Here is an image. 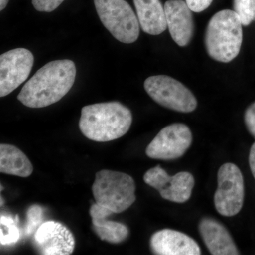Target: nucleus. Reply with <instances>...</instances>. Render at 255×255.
<instances>
[{"label":"nucleus","mask_w":255,"mask_h":255,"mask_svg":"<svg viewBox=\"0 0 255 255\" xmlns=\"http://www.w3.org/2000/svg\"><path fill=\"white\" fill-rule=\"evenodd\" d=\"M76 67L70 60L50 62L38 70L21 89L17 99L29 108L53 105L63 98L75 83Z\"/></svg>","instance_id":"f257e3e1"},{"label":"nucleus","mask_w":255,"mask_h":255,"mask_svg":"<svg viewBox=\"0 0 255 255\" xmlns=\"http://www.w3.org/2000/svg\"><path fill=\"white\" fill-rule=\"evenodd\" d=\"M132 122L131 112L118 102L95 104L84 107L79 127L87 138L108 142L124 136Z\"/></svg>","instance_id":"f03ea898"},{"label":"nucleus","mask_w":255,"mask_h":255,"mask_svg":"<svg viewBox=\"0 0 255 255\" xmlns=\"http://www.w3.org/2000/svg\"><path fill=\"white\" fill-rule=\"evenodd\" d=\"M243 24L234 11L224 9L210 19L205 33V46L212 59L229 63L241 51L243 43Z\"/></svg>","instance_id":"7ed1b4c3"},{"label":"nucleus","mask_w":255,"mask_h":255,"mask_svg":"<svg viewBox=\"0 0 255 255\" xmlns=\"http://www.w3.org/2000/svg\"><path fill=\"white\" fill-rule=\"evenodd\" d=\"M92 189L96 203L114 214L123 212L136 200L135 181L124 172L109 169L99 171Z\"/></svg>","instance_id":"20e7f679"},{"label":"nucleus","mask_w":255,"mask_h":255,"mask_svg":"<svg viewBox=\"0 0 255 255\" xmlns=\"http://www.w3.org/2000/svg\"><path fill=\"white\" fill-rule=\"evenodd\" d=\"M97 14L105 27L122 43H134L140 34L139 21L126 0H94Z\"/></svg>","instance_id":"39448f33"},{"label":"nucleus","mask_w":255,"mask_h":255,"mask_svg":"<svg viewBox=\"0 0 255 255\" xmlns=\"http://www.w3.org/2000/svg\"><path fill=\"white\" fill-rule=\"evenodd\" d=\"M144 88L156 103L169 110L190 113L197 107V100L192 92L167 75H154L146 79Z\"/></svg>","instance_id":"423d86ee"},{"label":"nucleus","mask_w":255,"mask_h":255,"mask_svg":"<svg viewBox=\"0 0 255 255\" xmlns=\"http://www.w3.org/2000/svg\"><path fill=\"white\" fill-rule=\"evenodd\" d=\"M244 179L236 164L226 163L218 172V188L214 204L220 214L226 217L236 216L241 211L244 201Z\"/></svg>","instance_id":"0eeeda50"},{"label":"nucleus","mask_w":255,"mask_h":255,"mask_svg":"<svg viewBox=\"0 0 255 255\" xmlns=\"http://www.w3.org/2000/svg\"><path fill=\"white\" fill-rule=\"evenodd\" d=\"M192 134L185 124H173L162 128L145 150L147 157L172 160L184 155L191 146Z\"/></svg>","instance_id":"6e6552de"},{"label":"nucleus","mask_w":255,"mask_h":255,"mask_svg":"<svg viewBox=\"0 0 255 255\" xmlns=\"http://www.w3.org/2000/svg\"><path fill=\"white\" fill-rule=\"evenodd\" d=\"M34 57L26 48H16L0 56V97L9 95L27 80Z\"/></svg>","instance_id":"1a4fd4ad"},{"label":"nucleus","mask_w":255,"mask_h":255,"mask_svg":"<svg viewBox=\"0 0 255 255\" xmlns=\"http://www.w3.org/2000/svg\"><path fill=\"white\" fill-rule=\"evenodd\" d=\"M143 180L158 191L164 199L176 203H184L190 199L195 183L189 172H181L171 177L159 165L147 170Z\"/></svg>","instance_id":"9d476101"},{"label":"nucleus","mask_w":255,"mask_h":255,"mask_svg":"<svg viewBox=\"0 0 255 255\" xmlns=\"http://www.w3.org/2000/svg\"><path fill=\"white\" fill-rule=\"evenodd\" d=\"M34 239L41 255H69L75 250L73 233L66 226L55 221L42 223L37 229Z\"/></svg>","instance_id":"9b49d317"},{"label":"nucleus","mask_w":255,"mask_h":255,"mask_svg":"<svg viewBox=\"0 0 255 255\" xmlns=\"http://www.w3.org/2000/svg\"><path fill=\"white\" fill-rule=\"evenodd\" d=\"M167 27L172 39L181 47L188 46L194 33L192 11L183 0H169L164 6Z\"/></svg>","instance_id":"f8f14e48"},{"label":"nucleus","mask_w":255,"mask_h":255,"mask_svg":"<svg viewBox=\"0 0 255 255\" xmlns=\"http://www.w3.org/2000/svg\"><path fill=\"white\" fill-rule=\"evenodd\" d=\"M151 251L158 255H199L200 247L184 233L163 229L152 235L150 241Z\"/></svg>","instance_id":"ddd939ff"},{"label":"nucleus","mask_w":255,"mask_h":255,"mask_svg":"<svg viewBox=\"0 0 255 255\" xmlns=\"http://www.w3.org/2000/svg\"><path fill=\"white\" fill-rule=\"evenodd\" d=\"M199 232L210 253L214 255H239L229 232L214 219L206 218L199 225Z\"/></svg>","instance_id":"4468645a"},{"label":"nucleus","mask_w":255,"mask_h":255,"mask_svg":"<svg viewBox=\"0 0 255 255\" xmlns=\"http://www.w3.org/2000/svg\"><path fill=\"white\" fill-rule=\"evenodd\" d=\"M111 210L94 204L90 209L93 230L102 241L112 244H119L128 237L129 230L126 225L117 221H109L108 216L113 214Z\"/></svg>","instance_id":"2eb2a0df"},{"label":"nucleus","mask_w":255,"mask_h":255,"mask_svg":"<svg viewBox=\"0 0 255 255\" xmlns=\"http://www.w3.org/2000/svg\"><path fill=\"white\" fill-rule=\"evenodd\" d=\"M133 2L142 31L157 36L167 29L165 11L159 0H133Z\"/></svg>","instance_id":"dca6fc26"},{"label":"nucleus","mask_w":255,"mask_h":255,"mask_svg":"<svg viewBox=\"0 0 255 255\" xmlns=\"http://www.w3.org/2000/svg\"><path fill=\"white\" fill-rule=\"evenodd\" d=\"M33 167L27 156L9 144L0 145V172L21 177H28L33 172Z\"/></svg>","instance_id":"f3484780"},{"label":"nucleus","mask_w":255,"mask_h":255,"mask_svg":"<svg viewBox=\"0 0 255 255\" xmlns=\"http://www.w3.org/2000/svg\"><path fill=\"white\" fill-rule=\"evenodd\" d=\"M0 226V243L2 246L14 244L20 239V230L12 218L1 216Z\"/></svg>","instance_id":"a211bd4d"},{"label":"nucleus","mask_w":255,"mask_h":255,"mask_svg":"<svg viewBox=\"0 0 255 255\" xmlns=\"http://www.w3.org/2000/svg\"><path fill=\"white\" fill-rule=\"evenodd\" d=\"M233 11L241 18L243 26L255 21V0H233Z\"/></svg>","instance_id":"6ab92c4d"},{"label":"nucleus","mask_w":255,"mask_h":255,"mask_svg":"<svg viewBox=\"0 0 255 255\" xmlns=\"http://www.w3.org/2000/svg\"><path fill=\"white\" fill-rule=\"evenodd\" d=\"M27 222H26L25 232L26 234H32L39 227V224L43 220V209L40 206L33 205L28 209L26 213Z\"/></svg>","instance_id":"aec40b11"},{"label":"nucleus","mask_w":255,"mask_h":255,"mask_svg":"<svg viewBox=\"0 0 255 255\" xmlns=\"http://www.w3.org/2000/svg\"><path fill=\"white\" fill-rule=\"evenodd\" d=\"M65 0H32V4L37 11L51 12L56 9Z\"/></svg>","instance_id":"412c9836"},{"label":"nucleus","mask_w":255,"mask_h":255,"mask_svg":"<svg viewBox=\"0 0 255 255\" xmlns=\"http://www.w3.org/2000/svg\"><path fill=\"white\" fill-rule=\"evenodd\" d=\"M245 123L248 130L255 137V102L247 109L245 113Z\"/></svg>","instance_id":"4be33fe9"},{"label":"nucleus","mask_w":255,"mask_h":255,"mask_svg":"<svg viewBox=\"0 0 255 255\" xmlns=\"http://www.w3.org/2000/svg\"><path fill=\"white\" fill-rule=\"evenodd\" d=\"M214 0H185L189 7L194 12L199 13L209 7Z\"/></svg>","instance_id":"5701e85b"},{"label":"nucleus","mask_w":255,"mask_h":255,"mask_svg":"<svg viewBox=\"0 0 255 255\" xmlns=\"http://www.w3.org/2000/svg\"><path fill=\"white\" fill-rule=\"evenodd\" d=\"M249 164L252 174L255 179V142L252 145L249 155Z\"/></svg>","instance_id":"b1692460"},{"label":"nucleus","mask_w":255,"mask_h":255,"mask_svg":"<svg viewBox=\"0 0 255 255\" xmlns=\"http://www.w3.org/2000/svg\"><path fill=\"white\" fill-rule=\"evenodd\" d=\"M9 0H0V10L2 11L7 6Z\"/></svg>","instance_id":"393cba45"}]
</instances>
